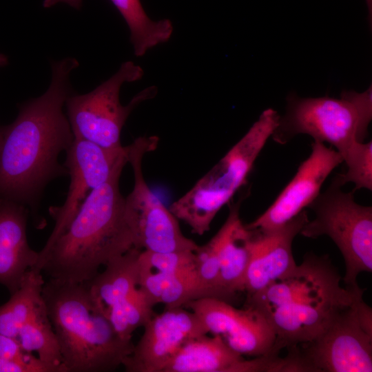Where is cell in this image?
Wrapping results in <instances>:
<instances>
[{
  "instance_id": "obj_24",
  "label": "cell",
  "mask_w": 372,
  "mask_h": 372,
  "mask_svg": "<svg viewBox=\"0 0 372 372\" xmlns=\"http://www.w3.org/2000/svg\"><path fill=\"white\" fill-rule=\"evenodd\" d=\"M347 171L340 174L344 185L353 183L355 190H372V142L354 143L342 156Z\"/></svg>"
},
{
  "instance_id": "obj_19",
  "label": "cell",
  "mask_w": 372,
  "mask_h": 372,
  "mask_svg": "<svg viewBox=\"0 0 372 372\" xmlns=\"http://www.w3.org/2000/svg\"><path fill=\"white\" fill-rule=\"evenodd\" d=\"M141 250L132 248L108 262L103 271L87 282L93 301L105 316L138 287V258Z\"/></svg>"
},
{
  "instance_id": "obj_9",
  "label": "cell",
  "mask_w": 372,
  "mask_h": 372,
  "mask_svg": "<svg viewBox=\"0 0 372 372\" xmlns=\"http://www.w3.org/2000/svg\"><path fill=\"white\" fill-rule=\"evenodd\" d=\"M157 141L156 137L143 136L127 146L128 163L133 169L134 184L125 198V207L136 247L160 253L195 251L198 245L183 234L178 218L151 191L144 178L143 156L156 147Z\"/></svg>"
},
{
  "instance_id": "obj_23",
  "label": "cell",
  "mask_w": 372,
  "mask_h": 372,
  "mask_svg": "<svg viewBox=\"0 0 372 372\" xmlns=\"http://www.w3.org/2000/svg\"><path fill=\"white\" fill-rule=\"evenodd\" d=\"M154 305L149 296L138 287L111 307L105 316L121 338L132 340L134 331L143 327L154 316Z\"/></svg>"
},
{
  "instance_id": "obj_33",
  "label": "cell",
  "mask_w": 372,
  "mask_h": 372,
  "mask_svg": "<svg viewBox=\"0 0 372 372\" xmlns=\"http://www.w3.org/2000/svg\"><path fill=\"white\" fill-rule=\"evenodd\" d=\"M2 141H3V127L2 125H0V149H1Z\"/></svg>"
},
{
  "instance_id": "obj_5",
  "label": "cell",
  "mask_w": 372,
  "mask_h": 372,
  "mask_svg": "<svg viewBox=\"0 0 372 372\" xmlns=\"http://www.w3.org/2000/svg\"><path fill=\"white\" fill-rule=\"evenodd\" d=\"M280 115L272 108L258 119L227 154L183 196L169 207L193 234L202 236L212 220L245 182L267 140L276 130Z\"/></svg>"
},
{
  "instance_id": "obj_26",
  "label": "cell",
  "mask_w": 372,
  "mask_h": 372,
  "mask_svg": "<svg viewBox=\"0 0 372 372\" xmlns=\"http://www.w3.org/2000/svg\"><path fill=\"white\" fill-rule=\"evenodd\" d=\"M195 272L205 285L216 291L223 300L229 303L235 298L223 288L221 282L220 261L216 247L210 239L194 251Z\"/></svg>"
},
{
  "instance_id": "obj_17",
  "label": "cell",
  "mask_w": 372,
  "mask_h": 372,
  "mask_svg": "<svg viewBox=\"0 0 372 372\" xmlns=\"http://www.w3.org/2000/svg\"><path fill=\"white\" fill-rule=\"evenodd\" d=\"M261 356L246 360L216 335L207 334L185 342L162 372H263Z\"/></svg>"
},
{
  "instance_id": "obj_6",
  "label": "cell",
  "mask_w": 372,
  "mask_h": 372,
  "mask_svg": "<svg viewBox=\"0 0 372 372\" xmlns=\"http://www.w3.org/2000/svg\"><path fill=\"white\" fill-rule=\"evenodd\" d=\"M372 87L358 93L344 91L340 99L329 96H287L285 114L271 135L285 144L298 134L327 143L342 156L354 143L364 142L372 118Z\"/></svg>"
},
{
  "instance_id": "obj_29",
  "label": "cell",
  "mask_w": 372,
  "mask_h": 372,
  "mask_svg": "<svg viewBox=\"0 0 372 372\" xmlns=\"http://www.w3.org/2000/svg\"><path fill=\"white\" fill-rule=\"evenodd\" d=\"M355 309L360 327L369 335L372 337V309L364 301L363 294L357 298Z\"/></svg>"
},
{
  "instance_id": "obj_1",
  "label": "cell",
  "mask_w": 372,
  "mask_h": 372,
  "mask_svg": "<svg viewBox=\"0 0 372 372\" xmlns=\"http://www.w3.org/2000/svg\"><path fill=\"white\" fill-rule=\"evenodd\" d=\"M50 65L45 92L18 104L14 121L2 126L0 198L31 207L50 182L68 175L59 157L74 139L63 108L74 92L70 77L79 63L65 57Z\"/></svg>"
},
{
  "instance_id": "obj_18",
  "label": "cell",
  "mask_w": 372,
  "mask_h": 372,
  "mask_svg": "<svg viewBox=\"0 0 372 372\" xmlns=\"http://www.w3.org/2000/svg\"><path fill=\"white\" fill-rule=\"evenodd\" d=\"M239 207L238 203L230 208L225 222L211 238L219 258L222 285L234 298L245 291L252 235L241 221Z\"/></svg>"
},
{
  "instance_id": "obj_2",
  "label": "cell",
  "mask_w": 372,
  "mask_h": 372,
  "mask_svg": "<svg viewBox=\"0 0 372 372\" xmlns=\"http://www.w3.org/2000/svg\"><path fill=\"white\" fill-rule=\"evenodd\" d=\"M341 280L327 255L308 253L291 273L247 298L245 305L258 310L275 333L268 355L311 341L364 291L358 284L343 287Z\"/></svg>"
},
{
  "instance_id": "obj_31",
  "label": "cell",
  "mask_w": 372,
  "mask_h": 372,
  "mask_svg": "<svg viewBox=\"0 0 372 372\" xmlns=\"http://www.w3.org/2000/svg\"><path fill=\"white\" fill-rule=\"evenodd\" d=\"M8 64V58L6 55L0 53V68L4 67Z\"/></svg>"
},
{
  "instance_id": "obj_8",
  "label": "cell",
  "mask_w": 372,
  "mask_h": 372,
  "mask_svg": "<svg viewBox=\"0 0 372 372\" xmlns=\"http://www.w3.org/2000/svg\"><path fill=\"white\" fill-rule=\"evenodd\" d=\"M143 74L140 65L127 61L93 90L81 94L74 92L65 104L74 137L105 149H122L121 134L128 116L138 104L157 92L155 86H149L134 96L127 105L121 104L123 85L140 80Z\"/></svg>"
},
{
  "instance_id": "obj_3",
  "label": "cell",
  "mask_w": 372,
  "mask_h": 372,
  "mask_svg": "<svg viewBox=\"0 0 372 372\" xmlns=\"http://www.w3.org/2000/svg\"><path fill=\"white\" fill-rule=\"evenodd\" d=\"M127 163L121 161L110 178L88 194L50 248L39 253L34 268L59 282H87L101 267L136 247L119 188Z\"/></svg>"
},
{
  "instance_id": "obj_30",
  "label": "cell",
  "mask_w": 372,
  "mask_h": 372,
  "mask_svg": "<svg viewBox=\"0 0 372 372\" xmlns=\"http://www.w3.org/2000/svg\"><path fill=\"white\" fill-rule=\"evenodd\" d=\"M59 3H66L78 10L82 6V0H43V6L45 8H49Z\"/></svg>"
},
{
  "instance_id": "obj_22",
  "label": "cell",
  "mask_w": 372,
  "mask_h": 372,
  "mask_svg": "<svg viewBox=\"0 0 372 372\" xmlns=\"http://www.w3.org/2000/svg\"><path fill=\"white\" fill-rule=\"evenodd\" d=\"M17 339L25 351L35 352L41 361L66 369L63 364L60 346L44 302L21 326Z\"/></svg>"
},
{
  "instance_id": "obj_15",
  "label": "cell",
  "mask_w": 372,
  "mask_h": 372,
  "mask_svg": "<svg viewBox=\"0 0 372 372\" xmlns=\"http://www.w3.org/2000/svg\"><path fill=\"white\" fill-rule=\"evenodd\" d=\"M308 220L307 211L303 210L279 227L268 229H250L252 231L251 254L245 283L247 298L285 277L296 268L293 241Z\"/></svg>"
},
{
  "instance_id": "obj_20",
  "label": "cell",
  "mask_w": 372,
  "mask_h": 372,
  "mask_svg": "<svg viewBox=\"0 0 372 372\" xmlns=\"http://www.w3.org/2000/svg\"><path fill=\"white\" fill-rule=\"evenodd\" d=\"M125 20L130 41L136 56L167 42L174 27L169 19L152 20L145 12L140 0H110Z\"/></svg>"
},
{
  "instance_id": "obj_14",
  "label": "cell",
  "mask_w": 372,
  "mask_h": 372,
  "mask_svg": "<svg viewBox=\"0 0 372 372\" xmlns=\"http://www.w3.org/2000/svg\"><path fill=\"white\" fill-rule=\"evenodd\" d=\"M343 161L340 154L324 143L314 141L309 156L302 161L291 181L273 203L248 229H268L284 225L304 210L320 193L322 185Z\"/></svg>"
},
{
  "instance_id": "obj_32",
  "label": "cell",
  "mask_w": 372,
  "mask_h": 372,
  "mask_svg": "<svg viewBox=\"0 0 372 372\" xmlns=\"http://www.w3.org/2000/svg\"><path fill=\"white\" fill-rule=\"evenodd\" d=\"M366 3L369 11V18L370 21V24H371V15H372V0H366Z\"/></svg>"
},
{
  "instance_id": "obj_25",
  "label": "cell",
  "mask_w": 372,
  "mask_h": 372,
  "mask_svg": "<svg viewBox=\"0 0 372 372\" xmlns=\"http://www.w3.org/2000/svg\"><path fill=\"white\" fill-rule=\"evenodd\" d=\"M138 269L141 271L176 274L195 271L194 251H179L166 253L141 250L138 258Z\"/></svg>"
},
{
  "instance_id": "obj_12",
  "label": "cell",
  "mask_w": 372,
  "mask_h": 372,
  "mask_svg": "<svg viewBox=\"0 0 372 372\" xmlns=\"http://www.w3.org/2000/svg\"><path fill=\"white\" fill-rule=\"evenodd\" d=\"M183 307L198 318L208 333L220 336L236 352L255 357L269 355L275 333L256 309L246 305L244 309H237L214 298L192 300Z\"/></svg>"
},
{
  "instance_id": "obj_7",
  "label": "cell",
  "mask_w": 372,
  "mask_h": 372,
  "mask_svg": "<svg viewBox=\"0 0 372 372\" xmlns=\"http://www.w3.org/2000/svg\"><path fill=\"white\" fill-rule=\"evenodd\" d=\"M344 185L337 174L309 205L314 218L300 234L310 238L329 236L343 256L345 285L354 286L360 273L372 271V207L356 203L354 192H344Z\"/></svg>"
},
{
  "instance_id": "obj_10",
  "label": "cell",
  "mask_w": 372,
  "mask_h": 372,
  "mask_svg": "<svg viewBox=\"0 0 372 372\" xmlns=\"http://www.w3.org/2000/svg\"><path fill=\"white\" fill-rule=\"evenodd\" d=\"M354 301L310 342L288 349L298 372H371L372 337L360 327Z\"/></svg>"
},
{
  "instance_id": "obj_27",
  "label": "cell",
  "mask_w": 372,
  "mask_h": 372,
  "mask_svg": "<svg viewBox=\"0 0 372 372\" xmlns=\"http://www.w3.org/2000/svg\"><path fill=\"white\" fill-rule=\"evenodd\" d=\"M0 372H67L61 366L47 364L39 358L34 361L23 362L0 358Z\"/></svg>"
},
{
  "instance_id": "obj_13",
  "label": "cell",
  "mask_w": 372,
  "mask_h": 372,
  "mask_svg": "<svg viewBox=\"0 0 372 372\" xmlns=\"http://www.w3.org/2000/svg\"><path fill=\"white\" fill-rule=\"evenodd\" d=\"M123 365L127 372H162L187 341L207 334L198 318L183 307L165 309L152 316Z\"/></svg>"
},
{
  "instance_id": "obj_21",
  "label": "cell",
  "mask_w": 372,
  "mask_h": 372,
  "mask_svg": "<svg viewBox=\"0 0 372 372\" xmlns=\"http://www.w3.org/2000/svg\"><path fill=\"white\" fill-rule=\"evenodd\" d=\"M36 268L25 274L19 289L0 306V334L16 338L21 326L43 304L42 291L45 280Z\"/></svg>"
},
{
  "instance_id": "obj_4",
  "label": "cell",
  "mask_w": 372,
  "mask_h": 372,
  "mask_svg": "<svg viewBox=\"0 0 372 372\" xmlns=\"http://www.w3.org/2000/svg\"><path fill=\"white\" fill-rule=\"evenodd\" d=\"M42 297L68 372H105L123 365L132 340L121 338L93 301L87 282L45 281Z\"/></svg>"
},
{
  "instance_id": "obj_28",
  "label": "cell",
  "mask_w": 372,
  "mask_h": 372,
  "mask_svg": "<svg viewBox=\"0 0 372 372\" xmlns=\"http://www.w3.org/2000/svg\"><path fill=\"white\" fill-rule=\"evenodd\" d=\"M0 358L23 362H31L38 358L25 351L16 338L0 334Z\"/></svg>"
},
{
  "instance_id": "obj_16",
  "label": "cell",
  "mask_w": 372,
  "mask_h": 372,
  "mask_svg": "<svg viewBox=\"0 0 372 372\" xmlns=\"http://www.w3.org/2000/svg\"><path fill=\"white\" fill-rule=\"evenodd\" d=\"M28 216L26 206L0 198V284L10 294L39 259V252L28 241Z\"/></svg>"
},
{
  "instance_id": "obj_11",
  "label": "cell",
  "mask_w": 372,
  "mask_h": 372,
  "mask_svg": "<svg viewBox=\"0 0 372 372\" xmlns=\"http://www.w3.org/2000/svg\"><path fill=\"white\" fill-rule=\"evenodd\" d=\"M65 153L69 189L63 204L50 208L54 226L39 254L48 250L64 231L88 194L105 183L121 161L128 160L127 146L109 149L75 138Z\"/></svg>"
}]
</instances>
